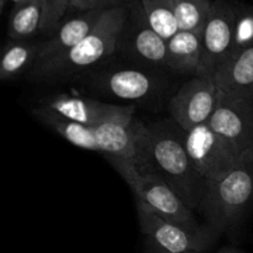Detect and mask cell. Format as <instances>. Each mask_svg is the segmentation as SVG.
<instances>
[{
    "label": "cell",
    "instance_id": "6da1fadb",
    "mask_svg": "<svg viewBox=\"0 0 253 253\" xmlns=\"http://www.w3.org/2000/svg\"><path fill=\"white\" fill-rule=\"evenodd\" d=\"M138 160L145 161L190 210L199 209L205 182L195 170L184 145V130L174 121L147 125L133 120Z\"/></svg>",
    "mask_w": 253,
    "mask_h": 253
},
{
    "label": "cell",
    "instance_id": "7a4b0ae2",
    "mask_svg": "<svg viewBox=\"0 0 253 253\" xmlns=\"http://www.w3.org/2000/svg\"><path fill=\"white\" fill-rule=\"evenodd\" d=\"M127 17V2L109 7L90 34L62 56L35 64L30 71L34 81H59L108 59L120 46Z\"/></svg>",
    "mask_w": 253,
    "mask_h": 253
},
{
    "label": "cell",
    "instance_id": "3957f363",
    "mask_svg": "<svg viewBox=\"0 0 253 253\" xmlns=\"http://www.w3.org/2000/svg\"><path fill=\"white\" fill-rule=\"evenodd\" d=\"M253 205V147L220 179L205 183L199 209L219 234L235 231Z\"/></svg>",
    "mask_w": 253,
    "mask_h": 253
},
{
    "label": "cell",
    "instance_id": "277c9868",
    "mask_svg": "<svg viewBox=\"0 0 253 253\" xmlns=\"http://www.w3.org/2000/svg\"><path fill=\"white\" fill-rule=\"evenodd\" d=\"M119 174L124 178L136 197V202L160 216L184 225H198L193 210L177 193L142 160H111Z\"/></svg>",
    "mask_w": 253,
    "mask_h": 253
},
{
    "label": "cell",
    "instance_id": "5b68a950",
    "mask_svg": "<svg viewBox=\"0 0 253 253\" xmlns=\"http://www.w3.org/2000/svg\"><path fill=\"white\" fill-rule=\"evenodd\" d=\"M140 229L150 251L158 253H205L221 234L209 225H184L170 221L136 202Z\"/></svg>",
    "mask_w": 253,
    "mask_h": 253
},
{
    "label": "cell",
    "instance_id": "8992f818",
    "mask_svg": "<svg viewBox=\"0 0 253 253\" xmlns=\"http://www.w3.org/2000/svg\"><path fill=\"white\" fill-rule=\"evenodd\" d=\"M184 145L195 170L205 183L224 177L240 158L231 143L208 123L184 131Z\"/></svg>",
    "mask_w": 253,
    "mask_h": 253
},
{
    "label": "cell",
    "instance_id": "52a82bcc",
    "mask_svg": "<svg viewBox=\"0 0 253 253\" xmlns=\"http://www.w3.org/2000/svg\"><path fill=\"white\" fill-rule=\"evenodd\" d=\"M219 96L220 89L210 74L194 76L170 100L172 120L184 131L207 124L216 109Z\"/></svg>",
    "mask_w": 253,
    "mask_h": 253
},
{
    "label": "cell",
    "instance_id": "ba28073f",
    "mask_svg": "<svg viewBox=\"0 0 253 253\" xmlns=\"http://www.w3.org/2000/svg\"><path fill=\"white\" fill-rule=\"evenodd\" d=\"M210 127L229 141L239 155L253 147V100L220 91L219 103L208 121Z\"/></svg>",
    "mask_w": 253,
    "mask_h": 253
},
{
    "label": "cell",
    "instance_id": "9c48e42d",
    "mask_svg": "<svg viewBox=\"0 0 253 253\" xmlns=\"http://www.w3.org/2000/svg\"><path fill=\"white\" fill-rule=\"evenodd\" d=\"M235 7L227 0H215L202 31L203 67L207 74L224 63L234 48Z\"/></svg>",
    "mask_w": 253,
    "mask_h": 253
},
{
    "label": "cell",
    "instance_id": "30bf717a",
    "mask_svg": "<svg viewBox=\"0 0 253 253\" xmlns=\"http://www.w3.org/2000/svg\"><path fill=\"white\" fill-rule=\"evenodd\" d=\"M41 106L86 126H98L106 121L113 120L135 119L133 105L106 104L103 101L68 93L49 96Z\"/></svg>",
    "mask_w": 253,
    "mask_h": 253
},
{
    "label": "cell",
    "instance_id": "8fae6325",
    "mask_svg": "<svg viewBox=\"0 0 253 253\" xmlns=\"http://www.w3.org/2000/svg\"><path fill=\"white\" fill-rule=\"evenodd\" d=\"M120 46H127L131 53L151 66H167V41L150 26L140 0L127 2Z\"/></svg>",
    "mask_w": 253,
    "mask_h": 253
},
{
    "label": "cell",
    "instance_id": "7c38bea8",
    "mask_svg": "<svg viewBox=\"0 0 253 253\" xmlns=\"http://www.w3.org/2000/svg\"><path fill=\"white\" fill-rule=\"evenodd\" d=\"M105 10L78 11L76 16L62 21L58 29L49 36V39L40 43L39 54L35 64L57 58L76 47L82 40L90 34Z\"/></svg>",
    "mask_w": 253,
    "mask_h": 253
},
{
    "label": "cell",
    "instance_id": "4fadbf2b",
    "mask_svg": "<svg viewBox=\"0 0 253 253\" xmlns=\"http://www.w3.org/2000/svg\"><path fill=\"white\" fill-rule=\"evenodd\" d=\"M211 77L222 93L253 100V46L232 53Z\"/></svg>",
    "mask_w": 253,
    "mask_h": 253
},
{
    "label": "cell",
    "instance_id": "5bb4252c",
    "mask_svg": "<svg viewBox=\"0 0 253 253\" xmlns=\"http://www.w3.org/2000/svg\"><path fill=\"white\" fill-rule=\"evenodd\" d=\"M133 120L106 121L95 128L99 152L111 160H138Z\"/></svg>",
    "mask_w": 253,
    "mask_h": 253
},
{
    "label": "cell",
    "instance_id": "9a60e30c",
    "mask_svg": "<svg viewBox=\"0 0 253 253\" xmlns=\"http://www.w3.org/2000/svg\"><path fill=\"white\" fill-rule=\"evenodd\" d=\"M99 88L124 100H141L156 90L153 77L140 69H119L98 78Z\"/></svg>",
    "mask_w": 253,
    "mask_h": 253
},
{
    "label": "cell",
    "instance_id": "2e32d148",
    "mask_svg": "<svg viewBox=\"0 0 253 253\" xmlns=\"http://www.w3.org/2000/svg\"><path fill=\"white\" fill-rule=\"evenodd\" d=\"M167 67L184 74H207L203 67L202 34L178 31L168 40Z\"/></svg>",
    "mask_w": 253,
    "mask_h": 253
},
{
    "label": "cell",
    "instance_id": "e0dca14e",
    "mask_svg": "<svg viewBox=\"0 0 253 253\" xmlns=\"http://www.w3.org/2000/svg\"><path fill=\"white\" fill-rule=\"evenodd\" d=\"M32 115L41 121L43 125L48 126L56 131L59 136L72 143L73 146L86 151L99 152V145L96 141L94 126H86L81 123L58 115L43 106H37L32 110Z\"/></svg>",
    "mask_w": 253,
    "mask_h": 253
},
{
    "label": "cell",
    "instance_id": "ac0fdd59",
    "mask_svg": "<svg viewBox=\"0 0 253 253\" xmlns=\"http://www.w3.org/2000/svg\"><path fill=\"white\" fill-rule=\"evenodd\" d=\"M42 0L17 1L10 12L7 36L14 41H30L37 32H42Z\"/></svg>",
    "mask_w": 253,
    "mask_h": 253
},
{
    "label": "cell",
    "instance_id": "d6986e66",
    "mask_svg": "<svg viewBox=\"0 0 253 253\" xmlns=\"http://www.w3.org/2000/svg\"><path fill=\"white\" fill-rule=\"evenodd\" d=\"M40 43L31 41H14L10 40L4 47L0 59V78L10 81L16 78L36 63Z\"/></svg>",
    "mask_w": 253,
    "mask_h": 253
},
{
    "label": "cell",
    "instance_id": "ffe728a7",
    "mask_svg": "<svg viewBox=\"0 0 253 253\" xmlns=\"http://www.w3.org/2000/svg\"><path fill=\"white\" fill-rule=\"evenodd\" d=\"M140 2L147 22L162 39L168 41L179 31L172 0H140Z\"/></svg>",
    "mask_w": 253,
    "mask_h": 253
},
{
    "label": "cell",
    "instance_id": "44dd1931",
    "mask_svg": "<svg viewBox=\"0 0 253 253\" xmlns=\"http://www.w3.org/2000/svg\"><path fill=\"white\" fill-rule=\"evenodd\" d=\"M179 31L202 34L212 2L209 0H172Z\"/></svg>",
    "mask_w": 253,
    "mask_h": 253
},
{
    "label": "cell",
    "instance_id": "7402d4cb",
    "mask_svg": "<svg viewBox=\"0 0 253 253\" xmlns=\"http://www.w3.org/2000/svg\"><path fill=\"white\" fill-rule=\"evenodd\" d=\"M234 7L235 30L232 53L253 46V6L242 2H234Z\"/></svg>",
    "mask_w": 253,
    "mask_h": 253
},
{
    "label": "cell",
    "instance_id": "603a6c76",
    "mask_svg": "<svg viewBox=\"0 0 253 253\" xmlns=\"http://www.w3.org/2000/svg\"><path fill=\"white\" fill-rule=\"evenodd\" d=\"M42 32L52 35L62 24L68 9H71V0H42Z\"/></svg>",
    "mask_w": 253,
    "mask_h": 253
},
{
    "label": "cell",
    "instance_id": "cb8c5ba5",
    "mask_svg": "<svg viewBox=\"0 0 253 253\" xmlns=\"http://www.w3.org/2000/svg\"><path fill=\"white\" fill-rule=\"evenodd\" d=\"M130 0H73L71 9L77 11H88V10H105L109 7L118 6L128 2Z\"/></svg>",
    "mask_w": 253,
    "mask_h": 253
},
{
    "label": "cell",
    "instance_id": "d4e9b609",
    "mask_svg": "<svg viewBox=\"0 0 253 253\" xmlns=\"http://www.w3.org/2000/svg\"><path fill=\"white\" fill-rule=\"evenodd\" d=\"M217 253H244V252H242L241 250L236 249V247L226 246V247H222V249H220Z\"/></svg>",
    "mask_w": 253,
    "mask_h": 253
},
{
    "label": "cell",
    "instance_id": "484cf974",
    "mask_svg": "<svg viewBox=\"0 0 253 253\" xmlns=\"http://www.w3.org/2000/svg\"><path fill=\"white\" fill-rule=\"evenodd\" d=\"M148 253H158V252H153V251H150V250H148Z\"/></svg>",
    "mask_w": 253,
    "mask_h": 253
},
{
    "label": "cell",
    "instance_id": "4316f807",
    "mask_svg": "<svg viewBox=\"0 0 253 253\" xmlns=\"http://www.w3.org/2000/svg\"><path fill=\"white\" fill-rule=\"evenodd\" d=\"M72 1H73V0H71V4H72Z\"/></svg>",
    "mask_w": 253,
    "mask_h": 253
}]
</instances>
